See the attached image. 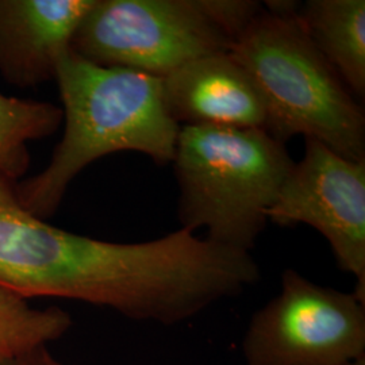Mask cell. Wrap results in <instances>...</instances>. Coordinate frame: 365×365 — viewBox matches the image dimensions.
I'll use <instances>...</instances> for the list:
<instances>
[{
  "instance_id": "cell-1",
  "label": "cell",
  "mask_w": 365,
  "mask_h": 365,
  "mask_svg": "<svg viewBox=\"0 0 365 365\" xmlns=\"http://www.w3.org/2000/svg\"><path fill=\"white\" fill-rule=\"evenodd\" d=\"M15 187L0 176V287L27 300H78L163 327L205 309L212 265L197 235L178 229L122 244L71 233L27 211Z\"/></svg>"
},
{
  "instance_id": "cell-2",
  "label": "cell",
  "mask_w": 365,
  "mask_h": 365,
  "mask_svg": "<svg viewBox=\"0 0 365 365\" xmlns=\"http://www.w3.org/2000/svg\"><path fill=\"white\" fill-rule=\"evenodd\" d=\"M54 81L63 102V137L48 165L15 187L33 215L53 217L71 182L102 157L138 152L158 165L173 161L180 126L167 111L161 78L96 66L69 49Z\"/></svg>"
},
{
  "instance_id": "cell-3",
  "label": "cell",
  "mask_w": 365,
  "mask_h": 365,
  "mask_svg": "<svg viewBox=\"0 0 365 365\" xmlns=\"http://www.w3.org/2000/svg\"><path fill=\"white\" fill-rule=\"evenodd\" d=\"M297 14L269 13L262 6L229 51L264 98L265 131L283 144L303 135L349 160H365L364 107L314 46Z\"/></svg>"
},
{
  "instance_id": "cell-4",
  "label": "cell",
  "mask_w": 365,
  "mask_h": 365,
  "mask_svg": "<svg viewBox=\"0 0 365 365\" xmlns=\"http://www.w3.org/2000/svg\"><path fill=\"white\" fill-rule=\"evenodd\" d=\"M172 164L180 227L250 252L295 161L262 129L182 126Z\"/></svg>"
},
{
  "instance_id": "cell-5",
  "label": "cell",
  "mask_w": 365,
  "mask_h": 365,
  "mask_svg": "<svg viewBox=\"0 0 365 365\" xmlns=\"http://www.w3.org/2000/svg\"><path fill=\"white\" fill-rule=\"evenodd\" d=\"M232 43L203 0H93L71 49L96 66L163 78Z\"/></svg>"
},
{
  "instance_id": "cell-6",
  "label": "cell",
  "mask_w": 365,
  "mask_h": 365,
  "mask_svg": "<svg viewBox=\"0 0 365 365\" xmlns=\"http://www.w3.org/2000/svg\"><path fill=\"white\" fill-rule=\"evenodd\" d=\"M247 365H345L365 357V302L294 269L280 292L252 315Z\"/></svg>"
},
{
  "instance_id": "cell-7",
  "label": "cell",
  "mask_w": 365,
  "mask_h": 365,
  "mask_svg": "<svg viewBox=\"0 0 365 365\" xmlns=\"http://www.w3.org/2000/svg\"><path fill=\"white\" fill-rule=\"evenodd\" d=\"M268 222L309 225L325 237L339 269L356 277L365 302V160L354 161L314 140L282 184Z\"/></svg>"
},
{
  "instance_id": "cell-8",
  "label": "cell",
  "mask_w": 365,
  "mask_h": 365,
  "mask_svg": "<svg viewBox=\"0 0 365 365\" xmlns=\"http://www.w3.org/2000/svg\"><path fill=\"white\" fill-rule=\"evenodd\" d=\"M170 118L182 126L262 129L267 107L257 84L229 52L199 57L161 78Z\"/></svg>"
},
{
  "instance_id": "cell-9",
  "label": "cell",
  "mask_w": 365,
  "mask_h": 365,
  "mask_svg": "<svg viewBox=\"0 0 365 365\" xmlns=\"http://www.w3.org/2000/svg\"><path fill=\"white\" fill-rule=\"evenodd\" d=\"M93 0H0V76L19 88L56 78Z\"/></svg>"
},
{
  "instance_id": "cell-10",
  "label": "cell",
  "mask_w": 365,
  "mask_h": 365,
  "mask_svg": "<svg viewBox=\"0 0 365 365\" xmlns=\"http://www.w3.org/2000/svg\"><path fill=\"white\" fill-rule=\"evenodd\" d=\"M300 26L357 99L365 96L364 0H307Z\"/></svg>"
},
{
  "instance_id": "cell-11",
  "label": "cell",
  "mask_w": 365,
  "mask_h": 365,
  "mask_svg": "<svg viewBox=\"0 0 365 365\" xmlns=\"http://www.w3.org/2000/svg\"><path fill=\"white\" fill-rule=\"evenodd\" d=\"M61 125V107L0 93V176L21 182L30 168L29 144L51 137Z\"/></svg>"
},
{
  "instance_id": "cell-12",
  "label": "cell",
  "mask_w": 365,
  "mask_h": 365,
  "mask_svg": "<svg viewBox=\"0 0 365 365\" xmlns=\"http://www.w3.org/2000/svg\"><path fill=\"white\" fill-rule=\"evenodd\" d=\"M71 327L72 318L63 309L36 307L0 287V356L49 346Z\"/></svg>"
},
{
  "instance_id": "cell-13",
  "label": "cell",
  "mask_w": 365,
  "mask_h": 365,
  "mask_svg": "<svg viewBox=\"0 0 365 365\" xmlns=\"http://www.w3.org/2000/svg\"><path fill=\"white\" fill-rule=\"evenodd\" d=\"M203 6L233 42L262 10L260 1L250 0H203Z\"/></svg>"
},
{
  "instance_id": "cell-14",
  "label": "cell",
  "mask_w": 365,
  "mask_h": 365,
  "mask_svg": "<svg viewBox=\"0 0 365 365\" xmlns=\"http://www.w3.org/2000/svg\"><path fill=\"white\" fill-rule=\"evenodd\" d=\"M0 365H63L57 360L49 346H39L24 352L0 356Z\"/></svg>"
},
{
  "instance_id": "cell-15",
  "label": "cell",
  "mask_w": 365,
  "mask_h": 365,
  "mask_svg": "<svg viewBox=\"0 0 365 365\" xmlns=\"http://www.w3.org/2000/svg\"><path fill=\"white\" fill-rule=\"evenodd\" d=\"M345 365H365V357H363V359H359V360H356V361H352V363Z\"/></svg>"
}]
</instances>
